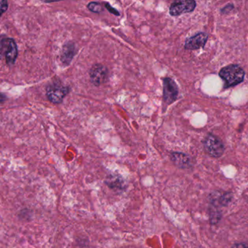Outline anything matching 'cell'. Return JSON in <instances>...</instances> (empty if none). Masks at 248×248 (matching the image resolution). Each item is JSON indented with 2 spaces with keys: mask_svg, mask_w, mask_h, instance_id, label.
Listing matches in <instances>:
<instances>
[{
  "mask_svg": "<svg viewBox=\"0 0 248 248\" xmlns=\"http://www.w3.org/2000/svg\"><path fill=\"white\" fill-rule=\"evenodd\" d=\"M219 76L225 83L226 88L234 87L244 80L245 71L237 65H230L220 71Z\"/></svg>",
  "mask_w": 248,
  "mask_h": 248,
  "instance_id": "6da1fadb",
  "label": "cell"
},
{
  "mask_svg": "<svg viewBox=\"0 0 248 248\" xmlns=\"http://www.w3.org/2000/svg\"><path fill=\"white\" fill-rule=\"evenodd\" d=\"M69 92L68 86L64 85L61 82H53L46 87V95L51 103L60 104Z\"/></svg>",
  "mask_w": 248,
  "mask_h": 248,
  "instance_id": "7a4b0ae2",
  "label": "cell"
},
{
  "mask_svg": "<svg viewBox=\"0 0 248 248\" xmlns=\"http://www.w3.org/2000/svg\"><path fill=\"white\" fill-rule=\"evenodd\" d=\"M203 145L205 151L211 157L214 158L221 157L225 150L224 144L221 142V140L211 134L207 135L206 138L204 140Z\"/></svg>",
  "mask_w": 248,
  "mask_h": 248,
  "instance_id": "3957f363",
  "label": "cell"
},
{
  "mask_svg": "<svg viewBox=\"0 0 248 248\" xmlns=\"http://www.w3.org/2000/svg\"><path fill=\"white\" fill-rule=\"evenodd\" d=\"M90 82L96 87L107 83L109 77L108 68L102 64H94L89 71Z\"/></svg>",
  "mask_w": 248,
  "mask_h": 248,
  "instance_id": "277c9868",
  "label": "cell"
},
{
  "mask_svg": "<svg viewBox=\"0 0 248 248\" xmlns=\"http://www.w3.org/2000/svg\"><path fill=\"white\" fill-rule=\"evenodd\" d=\"M163 102L167 106L176 101L179 96V87L173 79L165 77L163 82Z\"/></svg>",
  "mask_w": 248,
  "mask_h": 248,
  "instance_id": "5b68a950",
  "label": "cell"
},
{
  "mask_svg": "<svg viewBox=\"0 0 248 248\" xmlns=\"http://www.w3.org/2000/svg\"><path fill=\"white\" fill-rule=\"evenodd\" d=\"M196 7V1L193 0L176 1L169 7V14L172 16H179L185 13H192Z\"/></svg>",
  "mask_w": 248,
  "mask_h": 248,
  "instance_id": "8992f818",
  "label": "cell"
},
{
  "mask_svg": "<svg viewBox=\"0 0 248 248\" xmlns=\"http://www.w3.org/2000/svg\"><path fill=\"white\" fill-rule=\"evenodd\" d=\"M208 39V35L207 33H203V32L197 33L195 36H191L186 39L185 45V49L194 50L203 48L206 44Z\"/></svg>",
  "mask_w": 248,
  "mask_h": 248,
  "instance_id": "52a82bcc",
  "label": "cell"
},
{
  "mask_svg": "<svg viewBox=\"0 0 248 248\" xmlns=\"http://www.w3.org/2000/svg\"><path fill=\"white\" fill-rule=\"evenodd\" d=\"M77 53V48L74 42L69 41L64 44L61 53V61L65 66L70 65Z\"/></svg>",
  "mask_w": 248,
  "mask_h": 248,
  "instance_id": "ba28073f",
  "label": "cell"
},
{
  "mask_svg": "<svg viewBox=\"0 0 248 248\" xmlns=\"http://www.w3.org/2000/svg\"><path fill=\"white\" fill-rule=\"evenodd\" d=\"M172 163L181 169H188L192 167V160L187 154L182 152H172L170 155Z\"/></svg>",
  "mask_w": 248,
  "mask_h": 248,
  "instance_id": "9c48e42d",
  "label": "cell"
},
{
  "mask_svg": "<svg viewBox=\"0 0 248 248\" xmlns=\"http://www.w3.org/2000/svg\"><path fill=\"white\" fill-rule=\"evenodd\" d=\"M106 183L110 189L116 192H123L126 186L125 181L120 175H110L106 178Z\"/></svg>",
  "mask_w": 248,
  "mask_h": 248,
  "instance_id": "30bf717a",
  "label": "cell"
},
{
  "mask_svg": "<svg viewBox=\"0 0 248 248\" xmlns=\"http://www.w3.org/2000/svg\"><path fill=\"white\" fill-rule=\"evenodd\" d=\"M17 58V47L14 39L9 38L7 45V52H6L5 60L9 66L13 65L16 63Z\"/></svg>",
  "mask_w": 248,
  "mask_h": 248,
  "instance_id": "8fae6325",
  "label": "cell"
},
{
  "mask_svg": "<svg viewBox=\"0 0 248 248\" xmlns=\"http://www.w3.org/2000/svg\"><path fill=\"white\" fill-rule=\"evenodd\" d=\"M9 37L5 35L0 36V60L3 56L5 58L6 52H7V45H8Z\"/></svg>",
  "mask_w": 248,
  "mask_h": 248,
  "instance_id": "7c38bea8",
  "label": "cell"
},
{
  "mask_svg": "<svg viewBox=\"0 0 248 248\" xmlns=\"http://www.w3.org/2000/svg\"><path fill=\"white\" fill-rule=\"evenodd\" d=\"M87 7L90 11L97 13V14L101 13L103 11V7L101 3L97 2V1H91L87 4Z\"/></svg>",
  "mask_w": 248,
  "mask_h": 248,
  "instance_id": "4fadbf2b",
  "label": "cell"
},
{
  "mask_svg": "<svg viewBox=\"0 0 248 248\" xmlns=\"http://www.w3.org/2000/svg\"><path fill=\"white\" fill-rule=\"evenodd\" d=\"M232 201V195L231 194H225L222 195L219 199V202L221 205L226 206L228 205Z\"/></svg>",
  "mask_w": 248,
  "mask_h": 248,
  "instance_id": "5bb4252c",
  "label": "cell"
},
{
  "mask_svg": "<svg viewBox=\"0 0 248 248\" xmlns=\"http://www.w3.org/2000/svg\"><path fill=\"white\" fill-rule=\"evenodd\" d=\"M8 9V2L6 0H0V17L6 13Z\"/></svg>",
  "mask_w": 248,
  "mask_h": 248,
  "instance_id": "9a60e30c",
  "label": "cell"
},
{
  "mask_svg": "<svg viewBox=\"0 0 248 248\" xmlns=\"http://www.w3.org/2000/svg\"><path fill=\"white\" fill-rule=\"evenodd\" d=\"M105 7H106V8L107 9L111 14H113L114 16H120V13H119L116 9H115L114 7H112L109 3H105Z\"/></svg>",
  "mask_w": 248,
  "mask_h": 248,
  "instance_id": "2e32d148",
  "label": "cell"
},
{
  "mask_svg": "<svg viewBox=\"0 0 248 248\" xmlns=\"http://www.w3.org/2000/svg\"><path fill=\"white\" fill-rule=\"evenodd\" d=\"M232 248H248V244L246 243H235Z\"/></svg>",
  "mask_w": 248,
  "mask_h": 248,
  "instance_id": "e0dca14e",
  "label": "cell"
},
{
  "mask_svg": "<svg viewBox=\"0 0 248 248\" xmlns=\"http://www.w3.org/2000/svg\"><path fill=\"white\" fill-rule=\"evenodd\" d=\"M6 99H7V97H6L5 95L0 93V103H4L6 100Z\"/></svg>",
  "mask_w": 248,
  "mask_h": 248,
  "instance_id": "ac0fdd59",
  "label": "cell"
}]
</instances>
